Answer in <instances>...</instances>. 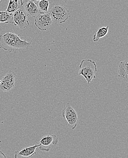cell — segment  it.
Here are the masks:
<instances>
[{"instance_id": "obj_1", "label": "cell", "mask_w": 128, "mask_h": 158, "mask_svg": "<svg viewBox=\"0 0 128 158\" xmlns=\"http://www.w3.org/2000/svg\"><path fill=\"white\" fill-rule=\"evenodd\" d=\"M31 42L22 40L18 34L8 31L5 34L0 35V49L10 52L16 53L19 49H29L31 46Z\"/></svg>"}, {"instance_id": "obj_2", "label": "cell", "mask_w": 128, "mask_h": 158, "mask_svg": "<svg viewBox=\"0 0 128 158\" xmlns=\"http://www.w3.org/2000/svg\"><path fill=\"white\" fill-rule=\"evenodd\" d=\"M97 71V66L94 61L90 59H83L79 66L78 74L84 77L89 85L93 79L96 78L95 74Z\"/></svg>"}, {"instance_id": "obj_3", "label": "cell", "mask_w": 128, "mask_h": 158, "mask_svg": "<svg viewBox=\"0 0 128 158\" xmlns=\"http://www.w3.org/2000/svg\"><path fill=\"white\" fill-rule=\"evenodd\" d=\"M48 13L52 22L55 24L63 23L70 17L68 9L64 6L58 4H53Z\"/></svg>"}, {"instance_id": "obj_4", "label": "cell", "mask_w": 128, "mask_h": 158, "mask_svg": "<svg viewBox=\"0 0 128 158\" xmlns=\"http://www.w3.org/2000/svg\"><path fill=\"white\" fill-rule=\"evenodd\" d=\"M23 3L21 5L18 9L13 13L11 23L21 29L27 28L30 26L29 23L28 21V15L24 8Z\"/></svg>"}, {"instance_id": "obj_5", "label": "cell", "mask_w": 128, "mask_h": 158, "mask_svg": "<svg viewBox=\"0 0 128 158\" xmlns=\"http://www.w3.org/2000/svg\"><path fill=\"white\" fill-rule=\"evenodd\" d=\"M62 114L67 122L69 126L71 129H75L77 127L78 122V114L69 102L66 103L65 108L62 110Z\"/></svg>"}, {"instance_id": "obj_6", "label": "cell", "mask_w": 128, "mask_h": 158, "mask_svg": "<svg viewBox=\"0 0 128 158\" xmlns=\"http://www.w3.org/2000/svg\"><path fill=\"white\" fill-rule=\"evenodd\" d=\"M16 74L12 71H9L0 81V91H9L15 87Z\"/></svg>"}, {"instance_id": "obj_7", "label": "cell", "mask_w": 128, "mask_h": 158, "mask_svg": "<svg viewBox=\"0 0 128 158\" xmlns=\"http://www.w3.org/2000/svg\"><path fill=\"white\" fill-rule=\"evenodd\" d=\"M52 21L49 13H40L36 17L35 25L41 31L48 29L52 24Z\"/></svg>"}, {"instance_id": "obj_8", "label": "cell", "mask_w": 128, "mask_h": 158, "mask_svg": "<svg viewBox=\"0 0 128 158\" xmlns=\"http://www.w3.org/2000/svg\"><path fill=\"white\" fill-rule=\"evenodd\" d=\"M59 143V139L55 135H47L43 137L39 141V149L41 151L49 152L51 145H56Z\"/></svg>"}, {"instance_id": "obj_9", "label": "cell", "mask_w": 128, "mask_h": 158, "mask_svg": "<svg viewBox=\"0 0 128 158\" xmlns=\"http://www.w3.org/2000/svg\"><path fill=\"white\" fill-rule=\"evenodd\" d=\"M23 6L28 16L36 18L40 14L37 4L33 0H26L23 2Z\"/></svg>"}, {"instance_id": "obj_10", "label": "cell", "mask_w": 128, "mask_h": 158, "mask_svg": "<svg viewBox=\"0 0 128 158\" xmlns=\"http://www.w3.org/2000/svg\"><path fill=\"white\" fill-rule=\"evenodd\" d=\"M40 144H36L32 146L26 147L19 151H16L15 153V158H30L36 154V150L39 147Z\"/></svg>"}, {"instance_id": "obj_11", "label": "cell", "mask_w": 128, "mask_h": 158, "mask_svg": "<svg viewBox=\"0 0 128 158\" xmlns=\"http://www.w3.org/2000/svg\"><path fill=\"white\" fill-rule=\"evenodd\" d=\"M118 77L120 80L127 83L128 81V63L127 60L120 62L118 66Z\"/></svg>"}, {"instance_id": "obj_12", "label": "cell", "mask_w": 128, "mask_h": 158, "mask_svg": "<svg viewBox=\"0 0 128 158\" xmlns=\"http://www.w3.org/2000/svg\"><path fill=\"white\" fill-rule=\"evenodd\" d=\"M109 26L102 27L99 29L93 36V40L94 42H97L101 38H103L108 33Z\"/></svg>"}, {"instance_id": "obj_13", "label": "cell", "mask_w": 128, "mask_h": 158, "mask_svg": "<svg viewBox=\"0 0 128 158\" xmlns=\"http://www.w3.org/2000/svg\"><path fill=\"white\" fill-rule=\"evenodd\" d=\"M37 4L40 13H48L49 2L48 0H41L35 2Z\"/></svg>"}, {"instance_id": "obj_14", "label": "cell", "mask_w": 128, "mask_h": 158, "mask_svg": "<svg viewBox=\"0 0 128 158\" xmlns=\"http://www.w3.org/2000/svg\"><path fill=\"white\" fill-rule=\"evenodd\" d=\"M9 1L6 11L11 14H13L16 10H18L21 5L23 3V1L20 2H16L13 0H9Z\"/></svg>"}, {"instance_id": "obj_15", "label": "cell", "mask_w": 128, "mask_h": 158, "mask_svg": "<svg viewBox=\"0 0 128 158\" xmlns=\"http://www.w3.org/2000/svg\"><path fill=\"white\" fill-rule=\"evenodd\" d=\"M13 14L6 10H0V23L11 24Z\"/></svg>"}, {"instance_id": "obj_16", "label": "cell", "mask_w": 128, "mask_h": 158, "mask_svg": "<svg viewBox=\"0 0 128 158\" xmlns=\"http://www.w3.org/2000/svg\"><path fill=\"white\" fill-rule=\"evenodd\" d=\"M0 158H6V156L0 150Z\"/></svg>"}, {"instance_id": "obj_17", "label": "cell", "mask_w": 128, "mask_h": 158, "mask_svg": "<svg viewBox=\"0 0 128 158\" xmlns=\"http://www.w3.org/2000/svg\"><path fill=\"white\" fill-rule=\"evenodd\" d=\"M13 1H16V2H23V0H13Z\"/></svg>"}, {"instance_id": "obj_18", "label": "cell", "mask_w": 128, "mask_h": 158, "mask_svg": "<svg viewBox=\"0 0 128 158\" xmlns=\"http://www.w3.org/2000/svg\"><path fill=\"white\" fill-rule=\"evenodd\" d=\"M34 1V2H38V1H41V0H33Z\"/></svg>"}, {"instance_id": "obj_19", "label": "cell", "mask_w": 128, "mask_h": 158, "mask_svg": "<svg viewBox=\"0 0 128 158\" xmlns=\"http://www.w3.org/2000/svg\"><path fill=\"white\" fill-rule=\"evenodd\" d=\"M67 1H68V0H65V2H66ZM71 1H74V0H71Z\"/></svg>"}, {"instance_id": "obj_20", "label": "cell", "mask_w": 128, "mask_h": 158, "mask_svg": "<svg viewBox=\"0 0 128 158\" xmlns=\"http://www.w3.org/2000/svg\"><path fill=\"white\" fill-rule=\"evenodd\" d=\"M2 2V0H0V3Z\"/></svg>"}]
</instances>
